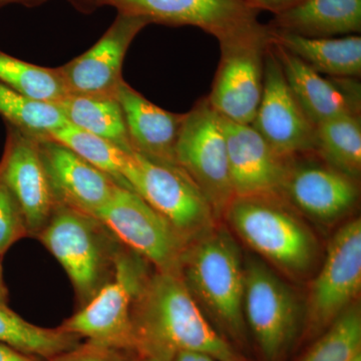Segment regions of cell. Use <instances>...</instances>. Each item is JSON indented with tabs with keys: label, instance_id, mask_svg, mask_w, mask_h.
<instances>
[{
	"label": "cell",
	"instance_id": "18",
	"mask_svg": "<svg viewBox=\"0 0 361 361\" xmlns=\"http://www.w3.org/2000/svg\"><path fill=\"white\" fill-rule=\"evenodd\" d=\"M272 45L289 87L315 127L338 116L360 115L357 78L320 75L283 47L274 42Z\"/></svg>",
	"mask_w": 361,
	"mask_h": 361
},
{
	"label": "cell",
	"instance_id": "2",
	"mask_svg": "<svg viewBox=\"0 0 361 361\" xmlns=\"http://www.w3.org/2000/svg\"><path fill=\"white\" fill-rule=\"evenodd\" d=\"M241 257L231 235L215 227L188 244L180 268V276L195 300L205 306L235 341L245 336V266Z\"/></svg>",
	"mask_w": 361,
	"mask_h": 361
},
{
	"label": "cell",
	"instance_id": "22",
	"mask_svg": "<svg viewBox=\"0 0 361 361\" xmlns=\"http://www.w3.org/2000/svg\"><path fill=\"white\" fill-rule=\"evenodd\" d=\"M270 30L272 42L300 59L316 73L327 77L360 78V35L310 39L271 27Z\"/></svg>",
	"mask_w": 361,
	"mask_h": 361
},
{
	"label": "cell",
	"instance_id": "36",
	"mask_svg": "<svg viewBox=\"0 0 361 361\" xmlns=\"http://www.w3.org/2000/svg\"><path fill=\"white\" fill-rule=\"evenodd\" d=\"M7 301H8V291L4 283V270H2L1 257H0V303L7 304Z\"/></svg>",
	"mask_w": 361,
	"mask_h": 361
},
{
	"label": "cell",
	"instance_id": "33",
	"mask_svg": "<svg viewBox=\"0 0 361 361\" xmlns=\"http://www.w3.org/2000/svg\"><path fill=\"white\" fill-rule=\"evenodd\" d=\"M0 361H44V360L37 356L25 355L16 349L0 344Z\"/></svg>",
	"mask_w": 361,
	"mask_h": 361
},
{
	"label": "cell",
	"instance_id": "7",
	"mask_svg": "<svg viewBox=\"0 0 361 361\" xmlns=\"http://www.w3.org/2000/svg\"><path fill=\"white\" fill-rule=\"evenodd\" d=\"M144 261L122 246L116 255L115 273L110 281L59 327L85 341L137 351L132 307L149 274Z\"/></svg>",
	"mask_w": 361,
	"mask_h": 361
},
{
	"label": "cell",
	"instance_id": "35",
	"mask_svg": "<svg viewBox=\"0 0 361 361\" xmlns=\"http://www.w3.org/2000/svg\"><path fill=\"white\" fill-rule=\"evenodd\" d=\"M47 0H0V8L11 4H21L25 6H35L44 4Z\"/></svg>",
	"mask_w": 361,
	"mask_h": 361
},
{
	"label": "cell",
	"instance_id": "14",
	"mask_svg": "<svg viewBox=\"0 0 361 361\" xmlns=\"http://www.w3.org/2000/svg\"><path fill=\"white\" fill-rule=\"evenodd\" d=\"M92 6L114 7L149 25L194 26L217 40L258 20L259 14L245 0H94Z\"/></svg>",
	"mask_w": 361,
	"mask_h": 361
},
{
	"label": "cell",
	"instance_id": "31",
	"mask_svg": "<svg viewBox=\"0 0 361 361\" xmlns=\"http://www.w3.org/2000/svg\"><path fill=\"white\" fill-rule=\"evenodd\" d=\"M142 358L133 349L85 341L77 348L44 361H140Z\"/></svg>",
	"mask_w": 361,
	"mask_h": 361
},
{
	"label": "cell",
	"instance_id": "3",
	"mask_svg": "<svg viewBox=\"0 0 361 361\" xmlns=\"http://www.w3.org/2000/svg\"><path fill=\"white\" fill-rule=\"evenodd\" d=\"M37 238L70 277L80 307L110 281L122 248L96 218L59 203Z\"/></svg>",
	"mask_w": 361,
	"mask_h": 361
},
{
	"label": "cell",
	"instance_id": "16",
	"mask_svg": "<svg viewBox=\"0 0 361 361\" xmlns=\"http://www.w3.org/2000/svg\"><path fill=\"white\" fill-rule=\"evenodd\" d=\"M221 123L235 197L283 196L293 158L277 154L252 125L223 116Z\"/></svg>",
	"mask_w": 361,
	"mask_h": 361
},
{
	"label": "cell",
	"instance_id": "32",
	"mask_svg": "<svg viewBox=\"0 0 361 361\" xmlns=\"http://www.w3.org/2000/svg\"><path fill=\"white\" fill-rule=\"evenodd\" d=\"M249 6L261 11H270L273 14H278L282 11L291 8L302 0H245Z\"/></svg>",
	"mask_w": 361,
	"mask_h": 361
},
{
	"label": "cell",
	"instance_id": "23",
	"mask_svg": "<svg viewBox=\"0 0 361 361\" xmlns=\"http://www.w3.org/2000/svg\"><path fill=\"white\" fill-rule=\"evenodd\" d=\"M66 122L132 153L125 118L116 97L68 94L56 104Z\"/></svg>",
	"mask_w": 361,
	"mask_h": 361
},
{
	"label": "cell",
	"instance_id": "15",
	"mask_svg": "<svg viewBox=\"0 0 361 361\" xmlns=\"http://www.w3.org/2000/svg\"><path fill=\"white\" fill-rule=\"evenodd\" d=\"M0 175L20 206L28 236L37 238L58 204L45 171L39 137L9 126Z\"/></svg>",
	"mask_w": 361,
	"mask_h": 361
},
{
	"label": "cell",
	"instance_id": "9",
	"mask_svg": "<svg viewBox=\"0 0 361 361\" xmlns=\"http://www.w3.org/2000/svg\"><path fill=\"white\" fill-rule=\"evenodd\" d=\"M128 250L160 272L180 275L187 244L167 221L139 194L118 186L94 216Z\"/></svg>",
	"mask_w": 361,
	"mask_h": 361
},
{
	"label": "cell",
	"instance_id": "25",
	"mask_svg": "<svg viewBox=\"0 0 361 361\" xmlns=\"http://www.w3.org/2000/svg\"><path fill=\"white\" fill-rule=\"evenodd\" d=\"M315 154L342 174L360 179V115L338 116L316 126Z\"/></svg>",
	"mask_w": 361,
	"mask_h": 361
},
{
	"label": "cell",
	"instance_id": "28",
	"mask_svg": "<svg viewBox=\"0 0 361 361\" xmlns=\"http://www.w3.org/2000/svg\"><path fill=\"white\" fill-rule=\"evenodd\" d=\"M0 116L11 127L35 137H49L68 123L56 104L30 99L1 82Z\"/></svg>",
	"mask_w": 361,
	"mask_h": 361
},
{
	"label": "cell",
	"instance_id": "38",
	"mask_svg": "<svg viewBox=\"0 0 361 361\" xmlns=\"http://www.w3.org/2000/svg\"><path fill=\"white\" fill-rule=\"evenodd\" d=\"M349 361H361V350L358 351L356 355H353V358Z\"/></svg>",
	"mask_w": 361,
	"mask_h": 361
},
{
	"label": "cell",
	"instance_id": "17",
	"mask_svg": "<svg viewBox=\"0 0 361 361\" xmlns=\"http://www.w3.org/2000/svg\"><path fill=\"white\" fill-rule=\"evenodd\" d=\"M37 137L56 203L94 217L110 200L118 185L63 145L51 137Z\"/></svg>",
	"mask_w": 361,
	"mask_h": 361
},
{
	"label": "cell",
	"instance_id": "40",
	"mask_svg": "<svg viewBox=\"0 0 361 361\" xmlns=\"http://www.w3.org/2000/svg\"><path fill=\"white\" fill-rule=\"evenodd\" d=\"M223 361H238V360H237L236 357H233V358H229V360H223Z\"/></svg>",
	"mask_w": 361,
	"mask_h": 361
},
{
	"label": "cell",
	"instance_id": "4",
	"mask_svg": "<svg viewBox=\"0 0 361 361\" xmlns=\"http://www.w3.org/2000/svg\"><path fill=\"white\" fill-rule=\"evenodd\" d=\"M283 196L234 197L224 215L254 251L290 274L310 270L317 253L312 233Z\"/></svg>",
	"mask_w": 361,
	"mask_h": 361
},
{
	"label": "cell",
	"instance_id": "5",
	"mask_svg": "<svg viewBox=\"0 0 361 361\" xmlns=\"http://www.w3.org/2000/svg\"><path fill=\"white\" fill-rule=\"evenodd\" d=\"M218 42L219 66L207 99L223 118L252 125L262 97L269 25L256 20Z\"/></svg>",
	"mask_w": 361,
	"mask_h": 361
},
{
	"label": "cell",
	"instance_id": "34",
	"mask_svg": "<svg viewBox=\"0 0 361 361\" xmlns=\"http://www.w3.org/2000/svg\"><path fill=\"white\" fill-rule=\"evenodd\" d=\"M173 361H216L212 356L206 353H195V351H184L176 355Z\"/></svg>",
	"mask_w": 361,
	"mask_h": 361
},
{
	"label": "cell",
	"instance_id": "20",
	"mask_svg": "<svg viewBox=\"0 0 361 361\" xmlns=\"http://www.w3.org/2000/svg\"><path fill=\"white\" fill-rule=\"evenodd\" d=\"M116 99L122 108L133 152L156 163L178 166L176 148L186 113L164 110L125 80L118 85Z\"/></svg>",
	"mask_w": 361,
	"mask_h": 361
},
{
	"label": "cell",
	"instance_id": "26",
	"mask_svg": "<svg viewBox=\"0 0 361 361\" xmlns=\"http://www.w3.org/2000/svg\"><path fill=\"white\" fill-rule=\"evenodd\" d=\"M47 137L75 152L111 178L118 186L130 190L126 182L125 175L133 152L128 153L113 142L78 129L68 123L54 130Z\"/></svg>",
	"mask_w": 361,
	"mask_h": 361
},
{
	"label": "cell",
	"instance_id": "21",
	"mask_svg": "<svg viewBox=\"0 0 361 361\" xmlns=\"http://www.w3.org/2000/svg\"><path fill=\"white\" fill-rule=\"evenodd\" d=\"M272 30L310 39H329L361 32V0H302L275 14Z\"/></svg>",
	"mask_w": 361,
	"mask_h": 361
},
{
	"label": "cell",
	"instance_id": "39",
	"mask_svg": "<svg viewBox=\"0 0 361 361\" xmlns=\"http://www.w3.org/2000/svg\"><path fill=\"white\" fill-rule=\"evenodd\" d=\"M140 361H160L157 360H153V358H144L142 357L141 360Z\"/></svg>",
	"mask_w": 361,
	"mask_h": 361
},
{
	"label": "cell",
	"instance_id": "12",
	"mask_svg": "<svg viewBox=\"0 0 361 361\" xmlns=\"http://www.w3.org/2000/svg\"><path fill=\"white\" fill-rule=\"evenodd\" d=\"M252 127L285 158L315 153L316 127L289 87L272 42L266 52L262 97Z\"/></svg>",
	"mask_w": 361,
	"mask_h": 361
},
{
	"label": "cell",
	"instance_id": "1",
	"mask_svg": "<svg viewBox=\"0 0 361 361\" xmlns=\"http://www.w3.org/2000/svg\"><path fill=\"white\" fill-rule=\"evenodd\" d=\"M132 324L135 349L144 358L173 361L184 351L218 361L235 357L178 274L157 270L148 274L133 303Z\"/></svg>",
	"mask_w": 361,
	"mask_h": 361
},
{
	"label": "cell",
	"instance_id": "6",
	"mask_svg": "<svg viewBox=\"0 0 361 361\" xmlns=\"http://www.w3.org/2000/svg\"><path fill=\"white\" fill-rule=\"evenodd\" d=\"M125 180L187 245L215 228L217 218L210 204L179 166L156 163L133 152Z\"/></svg>",
	"mask_w": 361,
	"mask_h": 361
},
{
	"label": "cell",
	"instance_id": "19",
	"mask_svg": "<svg viewBox=\"0 0 361 361\" xmlns=\"http://www.w3.org/2000/svg\"><path fill=\"white\" fill-rule=\"evenodd\" d=\"M283 197L306 215L332 222L350 212L357 203V180L326 164L297 165L293 158Z\"/></svg>",
	"mask_w": 361,
	"mask_h": 361
},
{
	"label": "cell",
	"instance_id": "24",
	"mask_svg": "<svg viewBox=\"0 0 361 361\" xmlns=\"http://www.w3.org/2000/svg\"><path fill=\"white\" fill-rule=\"evenodd\" d=\"M82 338L58 329H44L32 324L0 303V344L21 351L25 355L49 360L77 348Z\"/></svg>",
	"mask_w": 361,
	"mask_h": 361
},
{
	"label": "cell",
	"instance_id": "30",
	"mask_svg": "<svg viewBox=\"0 0 361 361\" xmlns=\"http://www.w3.org/2000/svg\"><path fill=\"white\" fill-rule=\"evenodd\" d=\"M25 237H28L25 218L0 175V257Z\"/></svg>",
	"mask_w": 361,
	"mask_h": 361
},
{
	"label": "cell",
	"instance_id": "11",
	"mask_svg": "<svg viewBox=\"0 0 361 361\" xmlns=\"http://www.w3.org/2000/svg\"><path fill=\"white\" fill-rule=\"evenodd\" d=\"M361 287V220H351L330 241L311 286L308 322L312 332L329 329L349 307Z\"/></svg>",
	"mask_w": 361,
	"mask_h": 361
},
{
	"label": "cell",
	"instance_id": "8",
	"mask_svg": "<svg viewBox=\"0 0 361 361\" xmlns=\"http://www.w3.org/2000/svg\"><path fill=\"white\" fill-rule=\"evenodd\" d=\"M176 157L178 166L199 188L216 218L224 215L235 194L221 116L207 97L185 115Z\"/></svg>",
	"mask_w": 361,
	"mask_h": 361
},
{
	"label": "cell",
	"instance_id": "13",
	"mask_svg": "<svg viewBox=\"0 0 361 361\" xmlns=\"http://www.w3.org/2000/svg\"><path fill=\"white\" fill-rule=\"evenodd\" d=\"M137 16L118 13L97 44L58 71L68 94L116 97L123 80V59L135 37L149 25Z\"/></svg>",
	"mask_w": 361,
	"mask_h": 361
},
{
	"label": "cell",
	"instance_id": "27",
	"mask_svg": "<svg viewBox=\"0 0 361 361\" xmlns=\"http://www.w3.org/2000/svg\"><path fill=\"white\" fill-rule=\"evenodd\" d=\"M0 82L23 96L45 103L56 104L68 96L58 68L33 65L1 49Z\"/></svg>",
	"mask_w": 361,
	"mask_h": 361
},
{
	"label": "cell",
	"instance_id": "10",
	"mask_svg": "<svg viewBox=\"0 0 361 361\" xmlns=\"http://www.w3.org/2000/svg\"><path fill=\"white\" fill-rule=\"evenodd\" d=\"M243 310L266 360H277L296 336L300 310L290 287L256 259L245 265Z\"/></svg>",
	"mask_w": 361,
	"mask_h": 361
},
{
	"label": "cell",
	"instance_id": "29",
	"mask_svg": "<svg viewBox=\"0 0 361 361\" xmlns=\"http://www.w3.org/2000/svg\"><path fill=\"white\" fill-rule=\"evenodd\" d=\"M361 350L360 308H348L327 329L302 361H349Z\"/></svg>",
	"mask_w": 361,
	"mask_h": 361
},
{
	"label": "cell",
	"instance_id": "37",
	"mask_svg": "<svg viewBox=\"0 0 361 361\" xmlns=\"http://www.w3.org/2000/svg\"><path fill=\"white\" fill-rule=\"evenodd\" d=\"M73 1L75 2V4H78V6H92L94 0H73Z\"/></svg>",
	"mask_w": 361,
	"mask_h": 361
}]
</instances>
